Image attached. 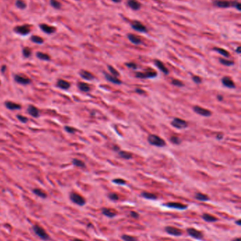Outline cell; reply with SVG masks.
<instances>
[{
	"label": "cell",
	"mask_w": 241,
	"mask_h": 241,
	"mask_svg": "<svg viewBox=\"0 0 241 241\" xmlns=\"http://www.w3.org/2000/svg\"><path fill=\"white\" fill-rule=\"evenodd\" d=\"M148 142L149 143V144H151V145H153V146H156V147H162L166 146V145L165 140L156 135H149V136L148 137Z\"/></svg>",
	"instance_id": "cell-1"
},
{
	"label": "cell",
	"mask_w": 241,
	"mask_h": 241,
	"mask_svg": "<svg viewBox=\"0 0 241 241\" xmlns=\"http://www.w3.org/2000/svg\"><path fill=\"white\" fill-rule=\"evenodd\" d=\"M33 230L34 233L40 238V239L43 240H48L50 239V236L48 234V233L46 232L45 230L43 228H42L41 226L38 225H35L33 227Z\"/></svg>",
	"instance_id": "cell-2"
},
{
	"label": "cell",
	"mask_w": 241,
	"mask_h": 241,
	"mask_svg": "<svg viewBox=\"0 0 241 241\" xmlns=\"http://www.w3.org/2000/svg\"><path fill=\"white\" fill-rule=\"evenodd\" d=\"M69 197L71 202H74L76 205H79V206H84L86 204L85 199L81 195L78 194L77 193L72 192L70 193Z\"/></svg>",
	"instance_id": "cell-3"
},
{
	"label": "cell",
	"mask_w": 241,
	"mask_h": 241,
	"mask_svg": "<svg viewBox=\"0 0 241 241\" xmlns=\"http://www.w3.org/2000/svg\"><path fill=\"white\" fill-rule=\"evenodd\" d=\"M14 30L19 35H29L31 30L29 25H23V26H16L14 28Z\"/></svg>",
	"instance_id": "cell-4"
},
{
	"label": "cell",
	"mask_w": 241,
	"mask_h": 241,
	"mask_svg": "<svg viewBox=\"0 0 241 241\" xmlns=\"http://www.w3.org/2000/svg\"><path fill=\"white\" fill-rule=\"evenodd\" d=\"M157 75V73L153 71L152 69L147 71L145 72H137L136 73V77L139 78H155Z\"/></svg>",
	"instance_id": "cell-5"
},
{
	"label": "cell",
	"mask_w": 241,
	"mask_h": 241,
	"mask_svg": "<svg viewBox=\"0 0 241 241\" xmlns=\"http://www.w3.org/2000/svg\"><path fill=\"white\" fill-rule=\"evenodd\" d=\"M171 125L173 127L176 128L178 129H185V128L187 127V123L185 120L181 119L179 118H175L171 122Z\"/></svg>",
	"instance_id": "cell-6"
},
{
	"label": "cell",
	"mask_w": 241,
	"mask_h": 241,
	"mask_svg": "<svg viewBox=\"0 0 241 241\" xmlns=\"http://www.w3.org/2000/svg\"><path fill=\"white\" fill-rule=\"evenodd\" d=\"M236 1L230 2L228 1H224V0H217L214 1V4L216 7L219 8H228L230 7H234L236 5Z\"/></svg>",
	"instance_id": "cell-7"
},
{
	"label": "cell",
	"mask_w": 241,
	"mask_h": 241,
	"mask_svg": "<svg viewBox=\"0 0 241 241\" xmlns=\"http://www.w3.org/2000/svg\"><path fill=\"white\" fill-rule=\"evenodd\" d=\"M187 232L188 234H189L191 237H192L193 238H195V239H202L204 236L202 232L193 228H187Z\"/></svg>",
	"instance_id": "cell-8"
},
{
	"label": "cell",
	"mask_w": 241,
	"mask_h": 241,
	"mask_svg": "<svg viewBox=\"0 0 241 241\" xmlns=\"http://www.w3.org/2000/svg\"><path fill=\"white\" fill-rule=\"evenodd\" d=\"M194 112L200 115L203 116H210L211 115V112L208 109H204V108L201 107L199 106H194L193 107Z\"/></svg>",
	"instance_id": "cell-9"
},
{
	"label": "cell",
	"mask_w": 241,
	"mask_h": 241,
	"mask_svg": "<svg viewBox=\"0 0 241 241\" xmlns=\"http://www.w3.org/2000/svg\"><path fill=\"white\" fill-rule=\"evenodd\" d=\"M39 27L40 28L43 30V32H45V33L48 34V35H50V34H53L57 31V28L55 27H53V26H50L49 25L47 24H40L39 25Z\"/></svg>",
	"instance_id": "cell-10"
},
{
	"label": "cell",
	"mask_w": 241,
	"mask_h": 241,
	"mask_svg": "<svg viewBox=\"0 0 241 241\" xmlns=\"http://www.w3.org/2000/svg\"><path fill=\"white\" fill-rule=\"evenodd\" d=\"M165 231H166V233H168V234L175 236H180L183 234V232H182L181 230L178 229V228L173 226H166V228H165Z\"/></svg>",
	"instance_id": "cell-11"
},
{
	"label": "cell",
	"mask_w": 241,
	"mask_h": 241,
	"mask_svg": "<svg viewBox=\"0 0 241 241\" xmlns=\"http://www.w3.org/2000/svg\"><path fill=\"white\" fill-rule=\"evenodd\" d=\"M165 206L169 208H172V209H177L180 210L186 209L187 208V205H183V204L179 203V202H168L167 204H165Z\"/></svg>",
	"instance_id": "cell-12"
},
{
	"label": "cell",
	"mask_w": 241,
	"mask_h": 241,
	"mask_svg": "<svg viewBox=\"0 0 241 241\" xmlns=\"http://www.w3.org/2000/svg\"><path fill=\"white\" fill-rule=\"evenodd\" d=\"M132 27L134 30H136L138 32H147L148 31L146 26H144L141 23L139 22V21H134L132 24Z\"/></svg>",
	"instance_id": "cell-13"
},
{
	"label": "cell",
	"mask_w": 241,
	"mask_h": 241,
	"mask_svg": "<svg viewBox=\"0 0 241 241\" xmlns=\"http://www.w3.org/2000/svg\"><path fill=\"white\" fill-rule=\"evenodd\" d=\"M15 80L18 83L22 85H28L31 83V80L29 78L23 75H16L15 76Z\"/></svg>",
	"instance_id": "cell-14"
},
{
	"label": "cell",
	"mask_w": 241,
	"mask_h": 241,
	"mask_svg": "<svg viewBox=\"0 0 241 241\" xmlns=\"http://www.w3.org/2000/svg\"><path fill=\"white\" fill-rule=\"evenodd\" d=\"M221 81L223 85L225 86V87L229 88H234L236 87L235 83H233L232 79H231V78H229V77H228V76L223 77V78H222Z\"/></svg>",
	"instance_id": "cell-15"
},
{
	"label": "cell",
	"mask_w": 241,
	"mask_h": 241,
	"mask_svg": "<svg viewBox=\"0 0 241 241\" xmlns=\"http://www.w3.org/2000/svg\"><path fill=\"white\" fill-rule=\"evenodd\" d=\"M127 5L134 11H137L141 8V4L136 0H128L127 1Z\"/></svg>",
	"instance_id": "cell-16"
},
{
	"label": "cell",
	"mask_w": 241,
	"mask_h": 241,
	"mask_svg": "<svg viewBox=\"0 0 241 241\" xmlns=\"http://www.w3.org/2000/svg\"><path fill=\"white\" fill-rule=\"evenodd\" d=\"M104 75H105V77L106 78V79L109 80L110 82H111V83L117 85L122 84V81H120L117 77H115L114 75H110V74L107 73H104Z\"/></svg>",
	"instance_id": "cell-17"
},
{
	"label": "cell",
	"mask_w": 241,
	"mask_h": 241,
	"mask_svg": "<svg viewBox=\"0 0 241 241\" xmlns=\"http://www.w3.org/2000/svg\"><path fill=\"white\" fill-rule=\"evenodd\" d=\"M79 74H80L82 78L85 80H92L94 79V75H93L91 73L87 71L81 70L80 72H79Z\"/></svg>",
	"instance_id": "cell-18"
},
{
	"label": "cell",
	"mask_w": 241,
	"mask_h": 241,
	"mask_svg": "<svg viewBox=\"0 0 241 241\" xmlns=\"http://www.w3.org/2000/svg\"><path fill=\"white\" fill-rule=\"evenodd\" d=\"M28 112L30 114L31 116H32L33 117H38L39 116V111L38 109H37L35 106H33V105H30V106L28 107Z\"/></svg>",
	"instance_id": "cell-19"
},
{
	"label": "cell",
	"mask_w": 241,
	"mask_h": 241,
	"mask_svg": "<svg viewBox=\"0 0 241 241\" xmlns=\"http://www.w3.org/2000/svg\"><path fill=\"white\" fill-rule=\"evenodd\" d=\"M70 85H70L69 82L66 81V80H59L57 83V87L63 90L69 89Z\"/></svg>",
	"instance_id": "cell-20"
},
{
	"label": "cell",
	"mask_w": 241,
	"mask_h": 241,
	"mask_svg": "<svg viewBox=\"0 0 241 241\" xmlns=\"http://www.w3.org/2000/svg\"><path fill=\"white\" fill-rule=\"evenodd\" d=\"M127 38H128L129 40H130L131 42L134 44H139L141 43V38H139L138 36H136V35H133V34H129V35H127Z\"/></svg>",
	"instance_id": "cell-21"
},
{
	"label": "cell",
	"mask_w": 241,
	"mask_h": 241,
	"mask_svg": "<svg viewBox=\"0 0 241 241\" xmlns=\"http://www.w3.org/2000/svg\"><path fill=\"white\" fill-rule=\"evenodd\" d=\"M154 63H155V66H156L157 67H158V69H159L163 73H165V74L169 73V71H168V69L166 67V66H165V65L163 64L161 61H159V60H155Z\"/></svg>",
	"instance_id": "cell-22"
},
{
	"label": "cell",
	"mask_w": 241,
	"mask_h": 241,
	"mask_svg": "<svg viewBox=\"0 0 241 241\" xmlns=\"http://www.w3.org/2000/svg\"><path fill=\"white\" fill-rule=\"evenodd\" d=\"M102 213L105 216L108 217L109 218H113L117 215V213L113 209H108V208H103L102 209Z\"/></svg>",
	"instance_id": "cell-23"
},
{
	"label": "cell",
	"mask_w": 241,
	"mask_h": 241,
	"mask_svg": "<svg viewBox=\"0 0 241 241\" xmlns=\"http://www.w3.org/2000/svg\"><path fill=\"white\" fill-rule=\"evenodd\" d=\"M5 106H6V107L8 108L9 109H11V110L20 109L21 108V106H20L19 104H16V103H14V102H6Z\"/></svg>",
	"instance_id": "cell-24"
},
{
	"label": "cell",
	"mask_w": 241,
	"mask_h": 241,
	"mask_svg": "<svg viewBox=\"0 0 241 241\" xmlns=\"http://www.w3.org/2000/svg\"><path fill=\"white\" fill-rule=\"evenodd\" d=\"M202 219H203L205 221L207 222H216L218 221V219L217 217H215L214 216L211 215V214H206V213H205V214H204L203 215H202Z\"/></svg>",
	"instance_id": "cell-25"
},
{
	"label": "cell",
	"mask_w": 241,
	"mask_h": 241,
	"mask_svg": "<svg viewBox=\"0 0 241 241\" xmlns=\"http://www.w3.org/2000/svg\"><path fill=\"white\" fill-rule=\"evenodd\" d=\"M78 87H79V88L81 91L84 92H88V91H90V90H91L90 86L88 85L87 83H78Z\"/></svg>",
	"instance_id": "cell-26"
},
{
	"label": "cell",
	"mask_w": 241,
	"mask_h": 241,
	"mask_svg": "<svg viewBox=\"0 0 241 241\" xmlns=\"http://www.w3.org/2000/svg\"><path fill=\"white\" fill-rule=\"evenodd\" d=\"M118 155L121 157V158L124 159V160H130L132 158V154L131 153L126 152V151H119L118 152Z\"/></svg>",
	"instance_id": "cell-27"
},
{
	"label": "cell",
	"mask_w": 241,
	"mask_h": 241,
	"mask_svg": "<svg viewBox=\"0 0 241 241\" xmlns=\"http://www.w3.org/2000/svg\"><path fill=\"white\" fill-rule=\"evenodd\" d=\"M195 198L197 199V200H200V201H202V202H204V201H208L209 200V196L206 195L205 194H203V193H197L195 195Z\"/></svg>",
	"instance_id": "cell-28"
},
{
	"label": "cell",
	"mask_w": 241,
	"mask_h": 241,
	"mask_svg": "<svg viewBox=\"0 0 241 241\" xmlns=\"http://www.w3.org/2000/svg\"><path fill=\"white\" fill-rule=\"evenodd\" d=\"M141 196L144 198L147 199V200H155V199H157V196L151 193L143 192L141 193Z\"/></svg>",
	"instance_id": "cell-29"
},
{
	"label": "cell",
	"mask_w": 241,
	"mask_h": 241,
	"mask_svg": "<svg viewBox=\"0 0 241 241\" xmlns=\"http://www.w3.org/2000/svg\"><path fill=\"white\" fill-rule=\"evenodd\" d=\"M33 193L35 195H36L37 196H38V197H41V198H46L47 197L46 193L40 189H38V188L34 189L33 191Z\"/></svg>",
	"instance_id": "cell-30"
},
{
	"label": "cell",
	"mask_w": 241,
	"mask_h": 241,
	"mask_svg": "<svg viewBox=\"0 0 241 241\" xmlns=\"http://www.w3.org/2000/svg\"><path fill=\"white\" fill-rule=\"evenodd\" d=\"M31 41L33 42L34 43H36V44H43L44 42V40H43V38L41 37H39L38 35H33L31 38Z\"/></svg>",
	"instance_id": "cell-31"
},
{
	"label": "cell",
	"mask_w": 241,
	"mask_h": 241,
	"mask_svg": "<svg viewBox=\"0 0 241 241\" xmlns=\"http://www.w3.org/2000/svg\"><path fill=\"white\" fill-rule=\"evenodd\" d=\"M37 57L41 60H44V61H50V57L47 54L43 53V52H38L37 53Z\"/></svg>",
	"instance_id": "cell-32"
},
{
	"label": "cell",
	"mask_w": 241,
	"mask_h": 241,
	"mask_svg": "<svg viewBox=\"0 0 241 241\" xmlns=\"http://www.w3.org/2000/svg\"><path fill=\"white\" fill-rule=\"evenodd\" d=\"M50 4L51 7L56 9H60L62 7V4L57 0H50Z\"/></svg>",
	"instance_id": "cell-33"
},
{
	"label": "cell",
	"mask_w": 241,
	"mask_h": 241,
	"mask_svg": "<svg viewBox=\"0 0 241 241\" xmlns=\"http://www.w3.org/2000/svg\"><path fill=\"white\" fill-rule=\"evenodd\" d=\"M214 50L216 51V52H219L220 55H223V57H227V58L230 57V55H229V53H228V52H227V51L225 50L224 49L219 48V47H215V48H214Z\"/></svg>",
	"instance_id": "cell-34"
},
{
	"label": "cell",
	"mask_w": 241,
	"mask_h": 241,
	"mask_svg": "<svg viewBox=\"0 0 241 241\" xmlns=\"http://www.w3.org/2000/svg\"><path fill=\"white\" fill-rule=\"evenodd\" d=\"M16 6L20 9H25L27 7L26 3L23 0H16Z\"/></svg>",
	"instance_id": "cell-35"
},
{
	"label": "cell",
	"mask_w": 241,
	"mask_h": 241,
	"mask_svg": "<svg viewBox=\"0 0 241 241\" xmlns=\"http://www.w3.org/2000/svg\"><path fill=\"white\" fill-rule=\"evenodd\" d=\"M73 164L74 166H77V167H81V168H84L85 167V164L84 162H83L82 161L77 160V159H74L73 160Z\"/></svg>",
	"instance_id": "cell-36"
},
{
	"label": "cell",
	"mask_w": 241,
	"mask_h": 241,
	"mask_svg": "<svg viewBox=\"0 0 241 241\" xmlns=\"http://www.w3.org/2000/svg\"><path fill=\"white\" fill-rule=\"evenodd\" d=\"M121 238L124 241H137V238L136 237L129 236V235H122Z\"/></svg>",
	"instance_id": "cell-37"
},
{
	"label": "cell",
	"mask_w": 241,
	"mask_h": 241,
	"mask_svg": "<svg viewBox=\"0 0 241 241\" xmlns=\"http://www.w3.org/2000/svg\"><path fill=\"white\" fill-rule=\"evenodd\" d=\"M108 69L109 71H110V72L111 73V75H114L115 77H117V78L119 76V72H118L115 69H114L112 66H108Z\"/></svg>",
	"instance_id": "cell-38"
},
{
	"label": "cell",
	"mask_w": 241,
	"mask_h": 241,
	"mask_svg": "<svg viewBox=\"0 0 241 241\" xmlns=\"http://www.w3.org/2000/svg\"><path fill=\"white\" fill-rule=\"evenodd\" d=\"M31 53H32V52H31V49L29 48V47H24V48L23 49V55L26 58L31 57Z\"/></svg>",
	"instance_id": "cell-39"
},
{
	"label": "cell",
	"mask_w": 241,
	"mask_h": 241,
	"mask_svg": "<svg viewBox=\"0 0 241 241\" xmlns=\"http://www.w3.org/2000/svg\"><path fill=\"white\" fill-rule=\"evenodd\" d=\"M219 61H220V62L222 64L225 65V66H232V65L234 64V62H233V61L224 59H220Z\"/></svg>",
	"instance_id": "cell-40"
},
{
	"label": "cell",
	"mask_w": 241,
	"mask_h": 241,
	"mask_svg": "<svg viewBox=\"0 0 241 241\" xmlns=\"http://www.w3.org/2000/svg\"><path fill=\"white\" fill-rule=\"evenodd\" d=\"M172 84L177 86V87H183V86H184V83H183L181 80L176 79H174L172 80Z\"/></svg>",
	"instance_id": "cell-41"
},
{
	"label": "cell",
	"mask_w": 241,
	"mask_h": 241,
	"mask_svg": "<svg viewBox=\"0 0 241 241\" xmlns=\"http://www.w3.org/2000/svg\"><path fill=\"white\" fill-rule=\"evenodd\" d=\"M108 197H109V199H110V200H111L113 201H116V200H119V197H118L116 193H109Z\"/></svg>",
	"instance_id": "cell-42"
},
{
	"label": "cell",
	"mask_w": 241,
	"mask_h": 241,
	"mask_svg": "<svg viewBox=\"0 0 241 241\" xmlns=\"http://www.w3.org/2000/svg\"><path fill=\"white\" fill-rule=\"evenodd\" d=\"M171 143L175 145H179L180 143V140L178 137L177 136H172L170 137Z\"/></svg>",
	"instance_id": "cell-43"
},
{
	"label": "cell",
	"mask_w": 241,
	"mask_h": 241,
	"mask_svg": "<svg viewBox=\"0 0 241 241\" xmlns=\"http://www.w3.org/2000/svg\"><path fill=\"white\" fill-rule=\"evenodd\" d=\"M113 182L114 183H116V184L117 185H125L126 184V181L123 179H121V178H116V179H114V180H113Z\"/></svg>",
	"instance_id": "cell-44"
},
{
	"label": "cell",
	"mask_w": 241,
	"mask_h": 241,
	"mask_svg": "<svg viewBox=\"0 0 241 241\" xmlns=\"http://www.w3.org/2000/svg\"><path fill=\"white\" fill-rule=\"evenodd\" d=\"M192 79H193L194 83H196L197 84H200V83H202V78L200 76H198V75H194L192 77Z\"/></svg>",
	"instance_id": "cell-45"
},
{
	"label": "cell",
	"mask_w": 241,
	"mask_h": 241,
	"mask_svg": "<svg viewBox=\"0 0 241 241\" xmlns=\"http://www.w3.org/2000/svg\"><path fill=\"white\" fill-rule=\"evenodd\" d=\"M126 66L132 69H136L137 68V66L134 63H127V64H126Z\"/></svg>",
	"instance_id": "cell-46"
},
{
	"label": "cell",
	"mask_w": 241,
	"mask_h": 241,
	"mask_svg": "<svg viewBox=\"0 0 241 241\" xmlns=\"http://www.w3.org/2000/svg\"><path fill=\"white\" fill-rule=\"evenodd\" d=\"M17 118H18V119L20 121L23 122V123H26L28 120V118H26V117L23 116H21V115H18V116H17Z\"/></svg>",
	"instance_id": "cell-47"
},
{
	"label": "cell",
	"mask_w": 241,
	"mask_h": 241,
	"mask_svg": "<svg viewBox=\"0 0 241 241\" xmlns=\"http://www.w3.org/2000/svg\"><path fill=\"white\" fill-rule=\"evenodd\" d=\"M130 216H131L132 217H133L134 219H137V218L139 217V214H138L137 212H136V211H131V212H130Z\"/></svg>",
	"instance_id": "cell-48"
},
{
	"label": "cell",
	"mask_w": 241,
	"mask_h": 241,
	"mask_svg": "<svg viewBox=\"0 0 241 241\" xmlns=\"http://www.w3.org/2000/svg\"><path fill=\"white\" fill-rule=\"evenodd\" d=\"M65 130H66L68 133H74V131H75L74 129L69 127V126H66V127H65Z\"/></svg>",
	"instance_id": "cell-49"
},
{
	"label": "cell",
	"mask_w": 241,
	"mask_h": 241,
	"mask_svg": "<svg viewBox=\"0 0 241 241\" xmlns=\"http://www.w3.org/2000/svg\"><path fill=\"white\" fill-rule=\"evenodd\" d=\"M136 92H137L138 94H140V95H144L146 92L142 90L141 89H136Z\"/></svg>",
	"instance_id": "cell-50"
},
{
	"label": "cell",
	"mask_w": 241,
	"mask_h": 241,
	"mask_svg": "<svg viewBox=\"0 0 241 241\" xmlns=\"http://www.w3.org/2000/svg\"><path fill=\"white\" fill-rule=\"evenodd\" d=\"M223 135H222V134H219V135H217V138L219 139V140H221L222 138H223Z\"/></svg>",
	"instance_id": "cell-51"
},
{
	"label": "cell",
	"mask_w": 241,
	"mask_h": 241,
	"mask_svg": "<svg viewBox=\"0 0 241 241\" xmlns=\"http://www.w3.org/2000/svg\"><path fill=\"white\" fill-rule=\"evenodd\" d=\"M217 98H218V100H219V101H222V100H223V96H221V95H218V97H217Z\"/></svg>",
	"instance_id": "cell-52"
},
{
	"label": "cell",
	"mask_w": 241,
	"mask_h": 241,
	"mask_svg": "<svg viewBox=\"0 0 241 241\" xmlns=\"http://www.w3.org/2000/svg\"><path fill=\"white\" fill-rule=\"evenodd\" d=\"M235 223H236V224H237L238 226H240V225H241V223H240V219H238V221H236L235 222Z\"/></svg>",
	"instance_id": "cell-53"
},
{
	"label": "cell",
	"mask_w": 241,
	"mask_h": 241,
	"mask_svg": "<svg viewBox=\"0 0 241 241\" xmlns=\"http://www.w3.org/2000/svg\"><path fill=\"white\" fill-rule=\"evenodd\" d=\"M236 52H237L238 53V54H240V47H238V49H236Z\"/></svg>",
	"instance_id": "cell-54"
},
{
	"label": "cell",
	"mask_w": 241,
	"mask_h": 241,
	"mask_svg": "<svg viewBox=\"0 0 241 241\" xmlns=\"http://www.w3.org/2000/svg\"><path fill=\"white\" fill-rule=\"evenodd\" d=\"M111 1H113V2H115V3H119V2H120L121 1H122V0H111Z\"/></svg>",
	"instance_id": "cell-55"
},
{
	"label": "cell",
	"mask_w": 241,
	"mask_h": 241,
	"mask_svg": "<svg viewBox=\"0 0 241 241\" xmlns=\"http://www.w3.org/2000/svg\"><path fill=\"white\" fill-rule=\"evenodd\" d=\"M233 241H240V238H236L233 239Z\"/></svg>",
	"instance_id": "cell-56"
},
{
	"label": "cell",
	"mask_w": 241,
	"mask_h": 241,
	"mask_svg": "<svg viewBox=\"0 0 241 241\" xmlns=\"http://www.w3.org/2000/svg\"><path fill=\"white\" fill-rule=\"evenodd\" d=\"M5 69H6V66H3L2 69H1V71L2 72H4V71H5Z\"/></svg>",
	"instance_id": "cell-57"
},
{
	"label": "cell",
	"mask_w": 241,
	"mask_h": 241,
	"mask_svg": "<svg viewBox=\"0 0 241 241\" xmlns=\"http://www.w3.org/2000/svg\"><path fill=\"white\" fill-rule=\"evenodd\" d=\"M73 241H84V240H81V239H74V240Z\"/></svg>",
	"instance_id": "cell-58"
},
{
	"label": "cell",
	"mask_w": 241,
	"mask_h": 241,
	"mask_svg": "<svg viewBox=\"0 0 241 241\" xmlns=\"http://www.w3.org/2000/svg\"><path fill=\"white\" fill-rule=\"evenodd\" d=\"M77 1H79V0H77Z\"/></svg>",
	"instance_id": "cell-59"
}]
</instances>
